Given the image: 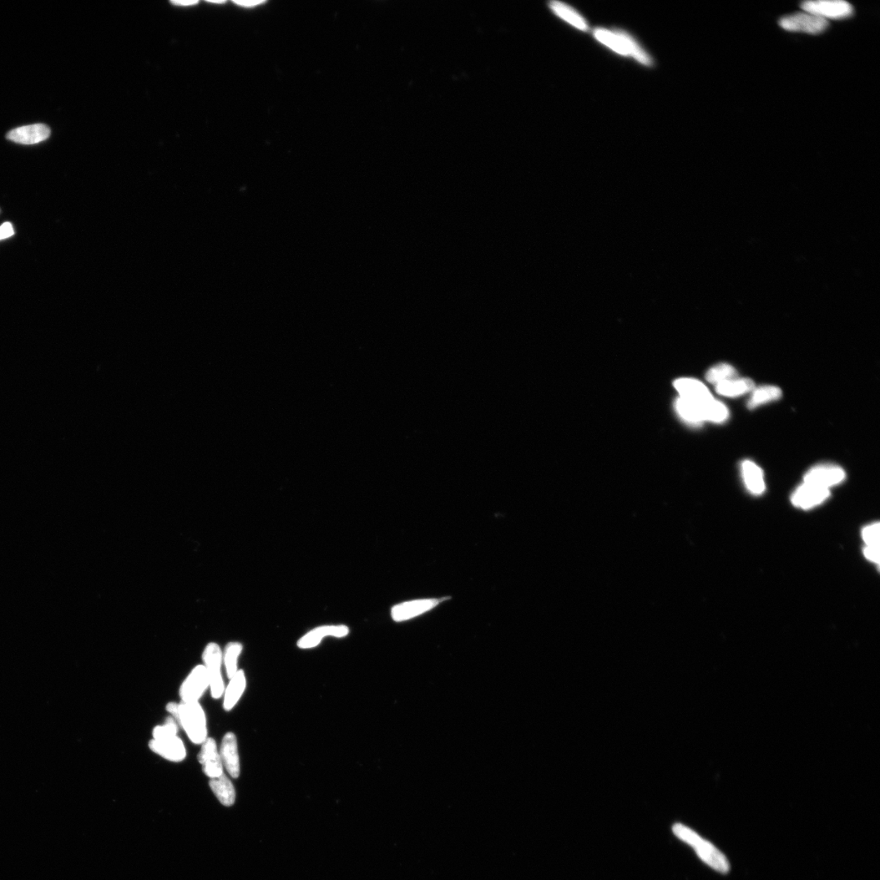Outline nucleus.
Instances as JSON below:
<instances>
[{
  "mask_svg": "<svg viewBox=\"0 0 880 880\" xmlns=\"http://www.w3.org/2000/svg\"><path fill=\"white\" fill-rule=\"evenodd\" d=\"M672 832L681 841L694 848L698 857L707 866L721 873H727L730 871V863L724 854L692 829L684 824L676 823L672 827Z\"/></svg>",
  "mask_w": 880,
  "mask_h": 880,
  "instance_id": "obj_1",
  "label": "nucleus"
},
{
  "mask_svg": "<svg viewBox=\"0 0 880 880\" xmlns=\"http://www.w3.org/2000/svg\"><path fill=\"white\" fill-rule=\"evenodd\" d=\"M179 724L173 717L169 716L164 725L156 726L153 731V740L149 746L152 752L166 760L180 762L186 757L183 741L177 735Z\"/></svg>",
  "mask_w": 880,
  "mask_h": 880,
  "instance_id": "obj_2",
  "label": "nucleus"
},
{
  "mask_svg": "<svg viewBox=\"0 0 880 880\" xmlns=\"http://www.w3.org/2000/svg\"><path fill=\"white\" fill-rule=\"evenodd\" d=\"M178 724L195 745H202L207 738L206 718L199 702L179 704Z\"/></svg>",
  "mask_w": 880,
  "mask_h": 880,
  "instance_id": "obj_3",
  "label": "nucleus"
},
{
  "mask_svg": "<svg viewBox=\"0 0 880 880\" xmlns=\"http://www.w3.org/2000/svg\"><path fill=\"white\" fill-rule=\"evenodd\" d=\"M803 11L811 13L827 21L842 20L853 15L852 5L843 0H811L801 4Z\"/></svg>",
  "mask_w": 880,
  "mask_h": 880,
  "instance_id": "obj_4",
  "label": "nucleus"
},
{
  "mask_svg": "<svg viewBox=\"0 0 880 880\" xmlns=\"http://www.w3.org/2000/svg\"><path fill=\"white\" fill-rule=\"evenodd\" d=\"M778 23L780 27L787 32L809 34H822L826 32L829 27V22L826 20L805 11L787 15L782 18Z\"/></svg>",
  "mask_w": 880,
  "mask_h": 880,
  "instance_id": "obj_5",
  "label": "nucleus"
},
{
  "mask_svg": "<svg viewBox=\"0 0 880 880\" xmlns=\"http://www.w3.org/2000/svg\"><path fill=\"white\" fill-rule=\"evenodd\" d=\"M207 674L209 676L210 689L214 699H220L224 695L225 687L221 674L222 653L220 647L215 644L206 646L202 655Z\"/></svg>",
  "mask_w": 880,
  "mask_h": 880,
  "instance_id": "obj_6",
  "label": "nucleus"
},
{
  "mask_svg": "<svg viewBox=\"0 0 880 880\" xmlns=\"http://www.w3.org/2000/svg\"><path fill=\"white\" fill-rule=\"evenodd\" d=\"M449 599L448 596V598L422 599L404 601L393 606L391 610L392 618L397 623L413 620L436 608L439 605Z\"/></svg>",
  "mask_w": 880,
  "mask_h": 880,
  "instance_id": "obj_7",
  "label": "nucleus"
},
{
  "mask_svg": "<svg viewBox=\"0 0 880 880\" xmlns=\"http://www.w3.org/2000/svg\"><path fill=\"white\" fill-rule=\"evenodd\" d=\"M209 686V676L205 666L195 667L180 686L181 702H199Z\"/></svg>",
  "mask_w": 880,
  "mask_h": 880,
  "instance_id": "obj_8",
  "label": "nucleus"
},
{
  "mask_svg": "<svg viewBox=\"0 0 880 880\" xmlns=\"http://www.w3.org/2000/svg\"><path fill=\"white\" fill-rule=\"evenodd\" d=\"M846 479V472L834 465H821L809 469L804 482L814 486L829 489L841 484Z\"/></svg>",
  "mask_w": 880,
  "mask_h": 880,
  "instance_id": "obj_9",
  "label": "nucleus"
},
{
  "mask_svg": "<svg viewBox=\"0 0 880 880\" xmlns=\"http://www.w3.org/2000/svg\"><path fill=\"white\" fill-rule=\"evenodd\" d=\"M197 760L202 766L205 775L207 777L215 778L220 776L224 773V766H222L220 752L217 748L216 742L211 738H207L202 742L201 751Z\"/></svg>",
  "mask_w": 880,
  "mask_h": 880,
  "instance_id": "obj_10",
  "label": "nucleus"
},
{
  "mask_svg": "<svg viewBox=\"0 0 880 880\" xmlns=\"http://www.w3.org/2000/svg\"><path fill=\"white\" fill-rule=\"evenodd\" d=\"M829 495V489L804 483L793 493L792 502L798 508L808 509L825 502Z\"/></svg>",
  "mask_w": 880,
  "mask_h": 880,
  "instance_id": "obj_11",
  "label": "nucleus"
},
{
  "mask_svg": "<svg viewBox=\"0 0 880 880\" xmlns=\"http://www.w3.org/2000/svg\"><path fill=\"white\" fill-rule=\"evenodd\" d=\"M350 633V629L346 625H325L317 627V628L308 632L305 636H302L297 642V646L300 649L307 650L315 648L325 637L333 636L337 639L347 636Z\"/></svg>",
  "mask_w": 880,
  "mask_h": 880,
  "instance_id": "obj_12",
  "label": "nucleus"
},
{
  "mask_svg": "<svg viewBox=\"0 0 880 880\" xmlns=\"http://www.w3.org/2000/svg\"><path fill=\"white\" fill-rule=\"evenodd\" d=\"M222 766H224L231 777L237 778L240 775V759L239 745L234 733H227L222 738L220 752Z\"/></svg>",
  "mask_w": 880,
  "mask_h": 880,
  "instance_id": "obj_13",
  "label": "nucleus"
},
{
  "mask_svg": "<svg viewBox=\"0 0 880 880\" xmlns=\"http://www.w3.org/2000/svg\"><path fill=\"white\" fill-rule=\"evenodd\" d=\"M51 130L44 124H33L13 129L7 135V139L22 145H34L48 139Z\"/></svg>",
  "mask_w": 880,
  "mask_h": 880,
  "instance_id": "obj_14",
  "label": "nucleus"
},
{
  "mask_svg": "<svg viewBox=\"0 0 880 880\" xmlns=\"http://www.w3.org/2000/svg\"><path fill=\"white\" fill-rule=\"evenodd\" d=\"M674 387L679 393L680 398L687 399V401L705 404L713 399L705 384L695 379H679L674 382Z\"/></svg>",
  "mask_w": 880,
  "mask_h": 880,
  "instance_id": "obj_15",
  "label": "nucleus"
},
{
  "mask_svg": "<svg viewBox=\"0 0 880 880\" xmlns=\"http://www.w3.org/2000/svg\"><path fill=\"white\" fill-rule=\"evenodd\" d=\"M706 404V403H705ZM687 401L679 398L675 402V408L679 415L685 422L691 425H700L705 421V404Z\"/></svg>",
  "mask_w": 880,
  "mask_h": 880,
  "instance_id": "obj_16",
  "label": "nucleus"
},
{
  "mask_svg": "<svg viewBox=\"0 0 880 880\" xmlns=\"http://www.w3.org/2000/svg\"><path fill=\"white\" fill-rule=\"evenodd\" d=\"M743 480L748 490L752 494L761 495L766 490L765 479L762 469L754 462L747 460L742 463Z\"/></svg>",
  "mask_w": 880,
  "mask_h": 880,
  "instance_id": "obj_17",
  "label": "nucleus"
},
{
  "mask_svg": "<svg viewBox=\"0 0 880 880\" xmlns=\"http://www.w3.org/2000/svg\"><path fill=\"white\" fill-rule=\"evenodd\" d=\"M246 687V679L244 671H237L235 676L230 679L229 684L224 693V709L226 711H231L234 709L244 695Z\"/></svg>",
  "mask_w": 880,
  "mask_h": 880,
  "instance_id": "obj_18",
  "label": "nucleus"
},
{
  "mask_svg": "<svg viewBox=\"0 0 880 880\" xmlns=\"http://www.w3.org/2000/svg\"><path fill=\"white\" fill-rule=\"evenodd\" d=\"M210 787L222 806L229 807L234 805L236 800L235 788L234 784L225 773L219 777L211 778Z\"/></svg>",
  "mask_w": 880,
  "mask_h": 880,
  "instance_id": "obj_19",
  "label": "nucleus"
},
{
  "mask_svg": "<svg viewBox=\"0 0 880 880\" xmlns=\"http://www.w3.org/2000/svg\"><path fill=\"white\" fill-rule=\"evenodd\" d=\"M755 384L748 378H733L716 385V392L726 397L740 396L753 390Z\"/></svg>",
  "mask_w": 880,
  "mask_h": 880,
  "instance_id": "obj_20",
  "label": "nucleus"
},
{
  "mask_svg": "<svg viewBox=\"0 0 880 880\" xmlns=\"http://www.w3.org/2000/svg\"><path fill=\"white\" fill-rule=\"evenodd\" d=\"M549 8L557 16L573 25L575 28L582 30V32H588V23L575 10L568 6V5L558 1H553L549 3Z\"/></svg>",
  "mask_w": 880,
  "mask_h": 880,
  "instance_id": "obj_21",
  "label": "nucleus"
},
{
  "mask_svg": "<svg viewBox=\"0 0 880 880\" xmlns=\"http://www.w3.org/2000/svg\"><path fill=\"white\" fill-rule=\"evenodd\" d=\"M782 396L781 389L775 386L758 387L752 392L747 402L748 408L753 409L767 403L775 401Z\"/></svg>",
  "mask_w": 880,
  "mask_h": 880,
  "instance_id": "obj_22",
  "label": "nucleus"
},
{
  "mask_svg": "<svg viewBox=\"0 0 880 880\" xmlns=\"http://www.w3.org/2000/svg\"><path fill=\"white\" fill-rule=\"evenodd\" d=\"M615 34L625 45L629 55H633L636 60H639L641 64L647 65V67H650L652 65V60L649 55L639 46V44L628 33L624 32V30L617 29H615Z\"/></svg>",
  "mask_w": 880,
  "mask_h": 880,
  "instance_id": "obj_23",
  "label": "nucleus"
},
{
  "mask_svg": "<svg viewBox=\"0 0 880 880\" xmlns=\"http://www.w3.org/2000/svg\"><path fill=\"white\" fill-rule=\"evenodd\" d=\"M242 651V645L239 642H230L225 651V665L227 676L229 679L234 677L237 671V662Z\"/></svg>",
  "mask_w": 880,
  "mask_h": 880,
  "instance_id": "obj_24",
  "label": "nucleus"
},
{
  "mask_svg": "<svg viewBox=\"0 0 880 880\" xmlns=\"http://www.w3.org/2000/svg\"><path fill=\"white\" fill-rule=\"evenodd\" d=\"M737 371L735 368L728 364H719L712 367L707 371L706 374L707 381L717 385L722 382L730 380V379L737 377Z\"/></svg>",
  "mask_w": 880,
  "mask_h": 880,
  "instance_id": "obj_25",
  "label": "nucleus"
},
{
  "mask_svg": "<svg viewBox=\"0 0 880 880\" xmlns=\"http://www.w3.org/2000/svg\"><path fill=\"white\" fill-rule=\"evenodd\" d=\"M705 421L721 423L729 418V411L724 404L712 399L705 404Z\"/></svg>",
  "mask_w": 880,
  "mask_h": 880,
  "instance_id": "obj_26",
  "label": "nucleus"
},
{
  "mask_svg": "<svg viewBox=\"0 0 880 880\" xmlns=\"http://www.w3.org/2000/svg\"><path fill=\"white\" fill-rule=\"evenodd\" d=\"M594 36L599 40V41L606 45V46L609 47L612 50H614L617 53L624 55H629L625 45L615 33H611L608 32V30L599 28L594 30Z\"/></svg>",
  "mask_w": 880,
  "mask_h": 880,
  "instance_id": "obj_27",
  "label": "nucleus"
},
{
  "mask_svg": "<svg viewBox=\"0 0 880 880\" xmlns=\"http://www.w3.org/2000/svg\"><path fill=\"white\" fill-rule=\"evenodd\" d=\"M879 524L867 526L862 531V538L867 546L879 545Z\"/></svg>",
  "mask_w": 880,
  "mask_h": 880,
  "instance_id": "obj_28",
  "label": "nucleus"
},
{
  "mask_svg": "<svg viewBox=\"0 0 880 880\" xmlns=\"http://www.w3.org/2000/svg\"><path fill=\"white\" fill-rule=\"evenodd\" d=\"M864 555L868 560L873 563H879V545L878 546H867L864 549Z\"/></svg>",
  "mask_w": 880,
  "mask_h": 880,
  "instance_id": "obj_29",
  "label": "nucleus"
},
{
  "mask_svg": "<svg viewBox=\"0 0 880 880\" xmlns=\"http://www.w3.org/2000/svg\"><path fill=\"white\" fill-rule=\"evenodd\" d=\"M14 234V229L11 222H4L0 226V240L8 239Z\"/></svg>",
  "mask_w": 880,
  "mask_h": 880,
  "instance_id": "obj_30",
  "label": "nucleus"
},
{
  "mask_svg": "<svg viewBox=\"0 0 880 880\" xmlns=\"http://www.w3.org/2000/svg\"><path fill=\"white\" fill-rule=\"evenodd\" d=\"M166 709L170 713L171 716L174 718L176 722L178 723L179 704H176V702H169V704L166 705Z\"/></svg>",
  "mask_w": 880,
  "mask_h": 880,
  "instance_id": "obj_31",
  "label": "nucleus"
},
{
  "mask_svg": "<svg viewBox=\"0 0 880 880\" xmlns=\"http://www.w3.org/2000/svg\"><path fill=\"white\" fill-rule=\"evenodd\" d=\"M234 3L237 5H239V6H241V7L252 8V7L257 6V5L264 4L265 2V1H234Z\"/></svg>",
  "mask_w": 880,
  "mask_h": 880,
  "instance_id": "obj_32",
  "label": "nucleus"
},
{
  "mask_svg": "<svg viewBox=\"0 0 880 880\" xmlns=\"http://www.w3.org/2000/svg\"><path fill=\"white\" fill-rule=\"evenodd\" d=\"M171 4L176 6H192V5L199 4V1H171Z\"/></svg>",
  "mask_w": 880,
  "mask_h": 880,
  "instance_id": "obj_33",
  "label": "nucleus"
},
{
  "mask_svg": "<svg viewBox=\"0 0 880 880\" xmlns=\"http://www.w3.org/2000/svg\"><path fill=\"white\" fill-rule=\"evenodd\" d=\"M212 4H225V1H208Z\"/></svg>",
  "mask_w": 880,
  "mask_h": 880,
  "instance_id": "obj_34",
  "label": "nucleus"
}]
</instances>
